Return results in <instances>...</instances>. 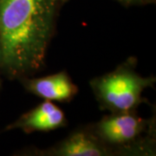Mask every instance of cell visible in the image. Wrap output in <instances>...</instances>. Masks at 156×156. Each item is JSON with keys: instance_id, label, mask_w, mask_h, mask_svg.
Listing matches in <instances>:
<instances>
[{"instance_id": "cell-1", "label": "cell", "mask_w": 156, "mask_h": 156, "mask_svg": "<svg viewBox=\"0 0 156 156\" xmlns=\"http://www.w3.org/2000/svg\"><path fill=\"white\" fill-rule=\"evenodd\" d=\"M67 0H0L1 62L15 76L40 69Z\"/></svg>"}, {"instance_id": "cell-2", "label": "cell", "mask_w": 156, "mask_h": 156, "mask_svg": "<svg viewBox=\"0 0 156 156\" xmlns=\"http://www.w3.org/2000/svg\"><path fill=\"white\" fill-rule=\"evenodd\" d=\"M154 83V77H142L134 70L122 68L92 83L100 103L114 113L130 112L142 101L143 90Z\"/></svg>"}, {"instance_id": "cell-3", "label": "cell", "mask_w": 156, "mask_h": 156, "mask_svg": "<svg viewBox=\"0 0 156 156\" xmlns=\"http://www.w3.org/2000/svg\"><path fill=\"white\" fill-rule=\"evenodd\" d=\"M147 126V122L130 112L114 113L97 124V134L104 142L124 145L137 139Z\"/></svg>"}, {"instance_id": "cell-4", "label": "cell", "mask_w": 156, "mask_h": 156, "mask_svg": "<svg viewBox=\"0 0 156 156\" xmlns=\"http://www.w3.org/2000/svg\"><path fill=\"white\" fill-rule=\"evenodd\" d=\"M65 115L51 101L45 100L32 110L23 115L8 129L19 128L25 133L48 132L64 126Z\"/></svg>"}, {"instance_id": "cell-5", "label": "cell", "mask_w": 156, "mask_h": 156, "mask_svg": "<svg viewBox=\"0 0 156 156\" xmlns=\"http://www.w3.org/2000/svg\"><path fill=\"white\" fill-rule=\"evenodd\" d=\"M28 91L47 101H69L77 93V87L63 71L25 81Z\"/></svg>"}, {"instance_id": "cell-6", "label": "cell", "mask_w": 156, "mask_h": 156, "mask_svg": "<svg viewBox=\"0 0 156 156\" xmlns=\"http://www.w3.org/2000/svg\"><path fill=\"white\" fill-rule=\"evenodd\" d=\"M56 156H103L108 150L100 140L87 133H75L50 151Z\"/></svg>"}, {"instance_id": "cell-7", "label": "cell", "mask_w": 156, "mask_h": 156, "mask_svg": "<svg viewBox=\"0 0 156 156\" xmlns=\"http://www.w3.org/2000/svg\"><path fill=\"white\" fill-rule=\"evenodd\" d=\"M123 5H135V4H140V3H145L147 2L148 0H118Z\"/></svg>"}, {"instance_id": "cell-8", "label": "cell", "mask_w": 156, "mask_h": 156, "mask_svg": "<svg viewBox=\"0 0 156 156\" xmlns=\"http://www.w3.org/2000/svg\"><path fill=\"white\" fill-rule=\"evenodd\" d=\"M1 59H2V56H1V49H0V62H1Z\"/></svg>"}]
</instances>
